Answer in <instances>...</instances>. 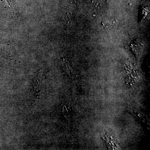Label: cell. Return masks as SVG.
I'll list each match as a JSON object with an SVG mask.
<instances>
[{
    "mask_svg": "<svg viewBox=\"0 0 150 150\" xmlns=\"http://www.w3.org/2000/svg\"><path fill=\"white\" fill-rule=\"evenodd\" d=\"M63 65L64 70L67 74L70 76H75V72L73 68L70 66L69 62L66 59H63Z\"/></svg>",
    "mask_w": 150,
    "mask_h": 150,
    "instance_id": "5",
    "label": "cell"
},
{
    "mask_svg": "<svg viewBox=\"0 0 150 150\" xmlns=\"http://www.w3.org/2000/svg\"><path fill=\"white\" fill-rule=\"evenodd\" d=\"M42 72L41 70L35 73V76L33 78V86L34 91L38 97V93H40V87L42 83Z\"/></svg>",
    "mask_w": 150,
    "mask_h": 150,
    "instance_id": "1",
    "label": "cell"
},
{
    "mask_svg": "<svg viewBox=\"0 0 150 150\" xmlns=\"http://www.w3.org/2000/svg\"><path fill=\"white\" fill-rule=\"evenodd\" d=\"M0 55L11 60L13 59L11 51L10 46L8 44H0Z\"/></svg>",
    "mask_w": 150,
    "mask_h": 150,
    "instance_id": "3",
    "label": "cell"
},
{
    "mask_svg": "<svg viewBox=\"0 0 150 150\" xmlns=\"http://www.w3.org/2000/svg\"><path fill=\"white\" fill-rule=\"evenodd\" d=\"M1 1L4 3L6 7L11 13L12 14L18 17V13L17 11L11 0H1Z\"/></svg>",
    "mask_w": 150,
    "mask_h": 150,
    "instance_id": "4",
    "label": "cell"
},
{
    "mask_svg": "<svg viewBox=\"0 0 150 150\" xmlns=\"http://www.w3.org/2000/svg\"><path fill=\"white\" fill-rule=\"evenodd\" d=\"M78 0H69V8L66 14V21L67 23L71 21L73 17L75 9L77 5Z\"/></svg>",
    "mask_w": 150,
    "mask_h": 150,
    "instance_id": "2",
    "label": "cell"
},
{
    "mask_svg": "<svg viewBox=\"0 0 150 150\" xmlns=\"http://www.w3.org/2000/svg\"><path fill=\"white\" fill-rule=\"evenodd\" d=\"M62 112L67 118H69L71 116L72 113V109L69 105H64L62 107Z\"/></svg>",
    "mask_w": 150,
    "mask_h": 150,
    "instance_id": "7",
    "label": "cell"
},
{
    "mask_svg": "<svg viewBox=\"0 0 150 150\" xmlns=\"http://www.w3.org/2000/svg\"><path fill=\"white\" fill-rule=\"evenodd\" d=\"M132 111V113L136 116V117L140 121L144 122L145 123H147L148 124V119L146 117L145 114H144L143 112H141V111H138L137 110H131Z\"/></svg>",
    "mask_w": 150,
    "mask_h": 150,
    "instance_id": "6",
    "label": "cell"
}]
</instances>
